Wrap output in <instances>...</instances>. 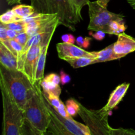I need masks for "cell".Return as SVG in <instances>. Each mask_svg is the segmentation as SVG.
Listing matches in <instances>:
<instances>
[{
    "mask_svg": "<svg viewBox=\"0 0 135 135\" xmlns=\"http://www.w3.org/2000/svg\"><path fill=\"white\" fill-rule=\"evenodd\" d=\"M129 86L130 84L125 83L116 87L115 89L109 96L107 104L104 108H102L103 109L105 112H110L112 109H114L125 96Z\"/></svg>",
    "mask_w": 135,
    "mask_h": 135,
    "instance_id": "11",
    "label": "cell"
},
{
    "mask_svg": "<svg viewBox=\"0 0 135 135\" xmlns=\"http://www.w3.org/2000/svg\"><path fill=\"white\" fill-rule=\"evenodd\" d=\"M7 28L11 29L17 32H25L26 30V25L23 21H17L9 24H4Z\"/></svg>",
    "mask_w": 135,
    "mask_h": 135,
    "instance_id": "24",
    "label": "cell"
},
{
    "mask_svg": "<svg viewBox=\"0 0 135 135\" xmlns=\"http://www.w3.org/2000/svg\"><path fill=\"white\" fill-rule=\"evenodd\" d=\"M51 116V121L49 125L47 131L51 132L54 135H76L66 129L58 120Z\"/></svg>",
    "mask_w": 135,
    "mask_h": 135,
    "instance_id": "16",
    "label": "cell"
},
{
    "mask_svg": "<svg viewBox=\"0 0 135 135\" xmlns=\"http://www.w3.org/2000/svg\"><path fill=\"white\" fill-rule=\"evenodd\" d=\"M22 0H6L8 5H13V4L19 3Z\"/></svg>",
    "mask_w": 135,
    "mask_h": 135,
    "instance_id": "37",
    "label": "cell"
},
{
    "mask_svg": "<svg viewBox=\"0 0 135 135\" xmlns=\"http://www.w3.org/2000/svg\"><path fill=\"white\" fill-rule=\"evenodd\" d=\"M112 135H135V131L133 129L117 128L114 129L112 127L111 130Z\"/></svg>",
    "mask_w": 135,
    "mask_h": 135,
    "instance_id": "26",
    "label": "cell"
},
{
    "mask_svg": "<svg viewBox=\"0 0 135 135\" xmlns=\"http://www.w3.org/2000/svg\"><path fill=\"white\" fill-rule=\"evenodd\" d=\"M111 0H97L98 3L100 5L104 7H107L108 3Z\"/></svg>",
    "mask_w": 135,
    "mask_h": 135,
    "instance_id": "36",
    "label": "cell"
},
{
    "mask_svg": "<svg viewBox=\"0 0 135 135\" xmlns=\"http://www.w3.org/2000/svg\"><path fill=\"white\" fill-rule=\"evenodd\" d=\"M49 45L50 44H47L44 47H42V51H41L40 55L39 58H38V63H37L35 76H34V84L36 83H41L42 80L44 79V73L45 64H46V56H47Z\"/></svg>",
    "mask_w": 135,
    "mask_h": 135,
    "instance_id": "14",
    "label": "cell"
},
{
    "mask_svg": "<svg viewBox=\"0 0 135 135\" xmlns=\"http://www.w3.org/2000/svg\"><path fill=\"white\" fill-rule=\"evenodd\" d=\"M109 34L113 35H119L121 33H123L126 30L127 27L125 25L124 21H113L109 24Z\"/></svg>",
    "mask_w": 135,
    "mask_h": 135,
    "instance_id": "21",
    "label": "cell"
},
{
    "mask_svg": "<svg viewBox=\"0 0 135 135\" xmlns=\"http://www.w3.org/2000/svg\"><path fill=\"white\" fill-rule=\"evenodd\" d=\"M36 13L56 14L59 25L65 26L72 31L83 18L69 0H30Z\"/></svg>",
    "mask_w": 135,
    "mask_h": 135,
    "instance_id": "2",
    "label": "cell"
},
{
    "mask_svg": "<svg viewBox=\"0 0 135 135\" xmlns=\"http://www.w3.org/2000/svg\"><path fill=\"white\" fill-rule=\"evenodd\" d=\"M92 40V38L90 37H83V36H78L76 38V42L78 46L80 47H84V48H87L90 46V41Z\"/></svg>",
    "mask_w": 135,
    "mask_h": 135,
    "instance_id": "28",
    "label": "cell"
},
{
    "mask_svg": "<svg viewBox=\"0 0 135 135\" xmlns=\"http://www.w3.org/2000/svg\"><path fill=\"white\" fill-rule=\"evenodd\" d=\"M18 33H19V32L7 28V35L8 39H15L17 37V36L18 34Z\"/></svg>",
    "mask_w": 135,
    "mask_h": 135,
    "instance_id": "35",
    "label": "cell"
},
{
    "mask_svg": "<svg viewBox=\"0 0 135 135\" xmlns=\"http://www.w3.org/2000/svg\"><path fill=\"white\" fill-rule=\"evenodd\" d=\"M46 78L48 80H51V81L54 82V83H57V84H59L61 83V77L60 76H59L58 75L55 73H51L50 75H47L46 76Z\"/></svg>",
    "mask_w": 135,
    "mask_h": 135,
    "instance_id": "34",
    "label": "cell"
},
{
    "mask_svg": "<svg viewBox=\"0 0 135 135\" xmlns=\"http://www.w3.org/2000/svg\"><path fill=\"white\" fill-rule=\"evenodd\" d=\"M44 98H46V100L48 102L49 104H50L51 106L54 107L55 109L59 108V107H60V105H61L62 102H63L59 99V97H57V96H55V95L44 94Z\"/></svg>",
    "mask_w": 135,
    "mask_h": 135,
    "instance_id": "25",
    "label": "cell"
},
{
    "mask_svg": "<svg viewBox=\"0 0 135 135\" xmlns=\"http://www.w3.org/2000/svg\"><path fill=\"white\" fill-rule=\"evenodd\" d=\"M42 47H43L40 45L38 46L32 45L28 51L25 65H24L23 72L32 82L33 84H34L37 63H38V58L42 51Z\"/></svg>",
    "mask_w": 135,
    "mask_h": 135,
    "instance_id": "9",
    "label": "cell"
},
{
    "mask_svg": "<svg viewBox=\"0 0 135 135\" xmlns=\"http://www.w3.org/2000/svg\"><path fill=\"white\" fill-rule=\"evenodd\" d=\"M12 9L14 11L15 14L22 20L35 13V9L31 5H18L14 7Z\"/></svg>",
    "mask_w": 135,
    "mask_h": 135,
    "instance_id": "18",
    "label": "cell"
},
{
    "mask_svg": "<svg viewBox=\"0 0 135 135\" xmlns=\"http://www.w3.org/2000/svg\"><path fill=\"white\" fill-rule=\"evenodd\" d=\"M60 77H61V83L63 85L67 84V83H70L71 81V77L69 75L64 72L63 71H61L60 73Z\"/></svg>",
    "mask_w": 135,
    "mask_h": 135,
    "instance_id": "33",
    "label": "cell"
},
{
    "mask_svg": "<svg viewBox=\"0 0 135 135\" xmlns=\"http://www.w3.org/2000/svg\"><path fill=\"white\" fill-rule=\"evenodd\" d=\"M0 88L3 102L2 135H22L21 127L23 123V110L17 105L2 80Z\"/></svg>",
    "mask_w": 135,
    "mask_h": 135,
    "instance_id": "4",
    "label": "cell"
},
{
    "mask_svg": "<svg viewBox=\"0 0 135 135\" xmlns=\"http://www.w3.org/2000/svg\"><path fill=\"white\" fill-rule=\"evenodd\" d=\"M76 11L81 14V10L85 5H88L89 0H69Z\"/></svg>",
    "mask_w": 135,
    "mask_h": 135,
    "instance_id": "27",
    "label": "cell"
},
{
    "mask_svg": "<svg viewBox=\"0 0 135 135\" xmlns=\"http://www.w3.org/2000/svg\"><path fill=\"white\" fill-rule=\"evenodd\" d=\"M7 28L6 26H5L3 23H0V42L7 40Z\"/></svg>",
    "mask_w": 135,
    "mask_h": 135,
    "instance_id": "31",
    "label": "cell"
},
{
    "mask_svg": "<svg viewBox=\"0 0 135 135\" xmlns=\"http://www.w3.org/2000/svg\"><path fill=\"white\" fill-rule=\"evenodd\" d=\"M35 91L28 99L24 108V117L33 126L42 133L47 131L51 116L47 110L42 92L41 83L34 84Z\"/></svg>",
    "mask_w": 135,
    "mask_h": 135,
    "instance_id": "3",
    "label": "cell"
},
{
    "mask_svg": "<svg viewBox=\"0 0 135 135\" xmlns=\"http://www.w3.org/2000/svg\"><path fill=\"white\" fill-rule=\"evenodd\" d=\"M22 18H19L15 14L13 9L8 10L0 16V22L3 24H9L17 21H22Z\"/></svg>",
    "mask_w": 135,
    "mask_h": 135,
    "instance_id": "22",
    "label": "cell"
},
{
    "mask_svg": "<svg viewBox=\"0 0 135 135\" xmlns=\"http://www.w3.org/2000/svg\"><path fill=\"white\" fill-rule=\"evenodd\" d=\"M0 80L17 105L24 110L28 99L34 94L35 86L23 71L10 69L0 64Z\"/></svg>",
    "mask_w": 135,
    "mask_h": 135,
    "instance_id": "1",
    "label": "cell"
},
{
    "mask_svg": "<svg viewBox=\"0 0 135 135\" xmlns=\"http://www.w3.org/2000/svg\"><path fill=\"white\" fill-rule=\"evenodd\" d=\"M89 34H90V35H92V36L93 37L94 39L97 40L98 41H101L104 39L106 33L104 32V31H102V30H98V31H95L94 33L90 32Z\"/></svg>",
    "mask_w": 135,
    "mask_h": 135,
    "instance_id": "32",
    "label": "cell"
},
{
    "mask_svg": "<svg viewBox=\"0 0 135 135\" xmlns=\"http://www.w3.org/2000/svg\"><path fill=\"white\" fill-rule=\"evenodd\" d=\"M92 52L95 55L96 63L110 61L116 60V59L122 58L121 56L115 53L114 50H113V44L109 45V46L100 50V51H92Z\"/></svg>",
    "mask_w": 135,
    "mask_h": 135,
    "instance_id": "13",
    "label": "cell"
},
{
    "mask_svg": "<svg viewBox=\"0 0 135 135\" xmlns=\"http://www.w3.org/2000/svg\"><path fill=\"white\" fill-rule=\"evenodd\" d=\"M113 50L115 53L121 57L126 56L135 51V38L125 32L121 33L118 35L117 40L113 44Z\"/></svg>",
    "mask_w": 135,
    "mask_h": 135,
    "instance_id": "10",
    "label": "cell"
},
{
    "mask_svg": "<svg viewBox=\"0 0 135 135\" xmlns=\"http://www.w3.org/2000/svg\"><path fill=\"white\" fill-rule=\"evenodd\" d=\"M90 22L88 29L92 31L102 30L109 34V24L113 21H124L121 14L112 13L96 1H89L88 4Z\"/></svg>",
    "mask_w": 135,
    "mask_h": 135,
    "instance_id": "5",
    "label": "cell"
},
{
    "mask_svg": "<svg viewBox=\"0 0 135 135\" xmlns=\"http://www.w3.org/2000/svg\"><path fill=\"white\" fill-rule=\"evenodd\" d=\"M44 135H54L53 133H51V132L49 131H47L46 132L44 133Z\"/></svg>",
    "mask_w": 135,
    "mask_h": 135,
    "instance_id": "38",
    "label": "cell"
},
{
    "mask_svg": "<svg viewBox=\"0 0 135 135\" xmlns=\"http://www.w3.org/2000/svg\"><path fill=\"white\" fill-rule=\"evenodd\" d=\"M22 135H44V133L34 127L26 119H24L21 127Z\"/></svg>",
    "mask_w": 135,
    "mask_h": 135,
    "instance_id": "20",
    "label": "cell"
},
{
    "mask_svg": "<svg viewBox=\"0 0 135 135\" xmlns=\"http://www.w3.org/2000/svg\"><path fill=\"white\" fill-rule=\"evenodd\" d=\"M79 115L88 127L91 135H112V127L108 122L109 112L102 109H88L79 103Z\"/></svg>",
    "mask_w": 135,
    "mask_h": 135,
    "instance_id": "6",
    "label": "cell"
},
{
    "mask_svg": "<svg viewBox=\"0 0 135 135\" xmlns=\"http://www.w3.org/2000/svg\"><path fill=\"white\" fill-rule=\"evenodd\" d=\"M65 61H67L74 69L84 67L86 66L96 63V61L95 58L86 57L70 58V59H65Z\"/></svg>",
    "mask_w": 135,
    "mask_h": 135,
    "instance_id": "17",
    "label": "cell"
},
{
    "mask_svg": "<svg viewBox=\"0 0 135 135\" xmlns=\"http://www.w3.org/2000/svg\"><path fill=\"white\" fill-rule=\"evenodd\" d=\"M65 105L67 112L71 116L75 117L79 114L80 106H79V102H78L77 101L74 99H69L66 102Z\"/></svg>",
    "mask_w": 135,
    "mask_h": 135,
    "instance_id": "23",
    "label": "cell"
},
{
    "mask_svg": "<svg viewBox=\"0 0 135 135\" xmlns=\"http://www.w3.org/2000/svg\"><path fill=\"white\" fill-rule=\"evenodd\" d=\"M3 44L11 51L12 54L17 58V59H19L21 57V53H22V50H23V46H21L18 42L15 40V39L11 40L7 39L3 42H0Z\"/></svg>",
    "mask_w": 135,
    "mask_h": 135,
    "instance_id": "19",
    "label": "cell"
},
{
    "mask_svg": "<svg viewBox=\"0 0 135 135\" xmlns=\"http://www.w3.org/2000/svg\"><path fill=\"white\" fill-rule=\"evenodd\" d=\"M41 87L43 94L45 95L52 94L59 97L61 92V89L59 84L51 81L46 77L44 78L41 82Z\"/></svg>",
    "mask_w": 135,
    "mask_h": 135,
    "instance_id": "15",
    "label": "cell"
},
{
    "mask_svg": "<svg viewBox=\"0 0 135 135\" xmlns=\"http://www.w3.org/2000/svg\"><path fill=\"white\" fill-rule=\"evenodd\" d=\"M56 48L58 56L63 60L80 57L95 58V55L92 51H86L82 47L72 44L65 42L58 43L56 45Z\"/></svg>",
    "mask_w": 135,
    "mask_h": 135,
    "instance_id": "8",
    "label": "cell"
},
{
    "mask_svg": "<svg viewBox=\"0 0 135 135\" xmlns=\"http://www.w3.org/2000/svg\"><path fill=\"white\" fill-rule=\"evenodd\" d=\"M30 36H29L28 34L26 32H21L18 33V35L17 36L15 40L17 42H18L22 46H25L27 42L28 41L29 38Z\"/></svg>",
    "mask_w": 135,
    "mask_h": 135,
    "instance_id": "29",
    "label": "cell"
},
{
    "mask_svg": "<svg viewBox=\"0 0 135 135\" xmlns=\"http://www.w3.org/2000/svg\"><path fill=\"white\" fill-rule=\"evenodd\" d=\"M61 40L63 42L72 44H74L75 42H76V39H75V36L71 34H63L61 36Z\"/></svg>",
    "mask_w": 135,
    "mask_h": 135,
    "instance_id": "30",
    "label": "cell"
},
{
    "mask_svg": "<svg viewBox=\"0 0 135 135\" xmlns=\"http://www.w3.org/2000/svg\"><path fill=\"white\" fill-rule=\"evenodd\" d=\"M0 63L10 69L18 68L17 58L1 42H0Z\"/></svg>",
    "mask_w": 135,
    "mask_h": 135,
    "instance_id": "12",
    "label": "cell"
},
{
    "mask_svg": "<svg viewBox=\"0 0 135 135\" xmlns=\"http://www.w3.org/2000/svg\"><path fill=\"white\" fill-rule=\"evenodd\" d=\"M44 100L50 114L53 117L58 120L69 131L76 135H91L90 131L86 124H83L81 123L78 122V121H75L73 117L69 119L65 118L56 112L54 107H52L49 104V102L46 100L45 98Z\"/></svg>",
    "mask_w": 135,
    "mask_h": 135,
    "instance_id": "7",
    "label": "cell"
}]
</instances>
